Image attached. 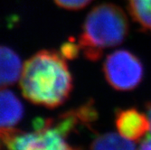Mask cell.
Instances as JSON below:
<instances>
[{
  "instance_id": "6da1fadb",
  "label": "cell",
  "mask_w": 151,
  "mask_h": 150,
  "mask_svg": "<svg viewBox=\"0 0 151 150\" xmlns=\"http://www.w3.org/2000/svg\"><path fill=\"white\" fill-rule=\"evenodd\" d=\"M23 96L48 108L63 105L73 89V79L62 53L41 50L23 65L20 77Z\"/></svg>"
},
{
  "instance_id": "7a4b0ae2",
  "label": "cell",
  "mask_w": 151,
  "mask_h": 150,
  "mask_svg": "<svg viewBox=\"0 0 151 150\" xmlns=\"http://www.w3.org/2000/svg\"><path fill=\"white\" fill-rule=\"evenodd\" d=\"M97 118V111L92 101L75 110L66 111L56 118H36L34 130L0 129V140L7 150H74L66 142V138L78 126H90Z\"/></svg>"
},
{
  "instance_id": "3957f363",
  "label": "cell",
  "mask_w": 151,
  "mask_h": 150,
  "mask_svg": "<svg viewBox=\"0 0 151 150\" xmlns=\"http://www.w3.org/2000/svg\"><path fill=\"white\" fill-rule=\"evenodd\" d=\"M126 14L114 4H101L87 15L78 39V46L86 59L98 61L103 51L119 45L129 34Z\"/></svg>"
},
{
  "instance_id": "277c9868",
  "label": "cell",
  "mask_w": 151,
  "mask_h": 150,
  "mask_svg": "<svg viewBox=\"0 0 151 150\" xmlns=\"http://www.w3.org/2000/svg\"><path fill=\"white\" fill-rule=\"evenodd\" d=\"M107 83L114 90L129 91L138 87L144 77L140 59L128 50H117L109 54L103 63Z\"/></svg>"
},
{
  "instance_id": "5b68a950",
  "label": "cell",
  "mask_w": 151,
  "mask_h": 150,
  "mask_svg": "<svg viewBox=\"0 0 151 150\" xmlns=\"http://www.w3.org/2000/svg\"><path fill=\"white\" fill-rule=\"evenodd\" d=\"M115 124L119 134L132 141L139 140L150 128L147 114L145 115L134 108L118 110Z\"/></svg>"
},
{
  "instance_id": "8992f818",
  "label": "cell",
  "mask_w": 151,
  "mask_h": 150,
  "mask_svg": "<svg viewBox=\"0 0 151 150\" xmlns=\"http://www.w3.org/2000/svg\"><path fill=\"white\" fill-rule=\"evenodd\" d=\"M23 63L13 49L0 45V89L12 86L20 79Z\"/></svg>"
},
{
  "instance_id": "52a82bcc",
  "label": "cell",
  "mask_w": 151,
  "mask_h": 150,
  "mask_svg": "<svg viewBox=\"0 0 151 150\" xmlns=\"http://www.w3.org/2000/svg\"><path fill=\"white\" fill-rule=\"evenodd\" d=\"M24 106L10 90H0V129L15 128L22 120Z\"/></svg>"
},
{
  "instance_id": "ba28073f",
  "label": "cell",
  "mask_w": 151,
  "mask_h": 150,
  "mask_svg": "<svg viewBox=\"0 0 151 150\" xmlns=\"http://www.w3.org/2000/svg\"><path fill=\"white\" fill-rule=\"evenodd\" d=\"M90 150H137L136 145L117 133H104L96 136Z\"/></svg>"
},
{
  "instance_id": "9c48e42d",
  "label": "cell",
  "mask_w": 151,
  "mask_h": 150,
  "mask_svg": "<svg viewBox=\"0 0 151 150\" xmlns=\"http://www.w3.org/2000/svg\"><path fill=\"white\" fill-rule=\"evenodd\" d=\"M130 16L139 26L151 32V0H127Z\"/></svg>"
},
{
  "instance_id": "30bf717a",
  "label": "cell",
  "mask_w": 151,
  "mask_h": 150,
  "mask_svg": "<svg viewBox=\"0 0 151 150\" xmlns=\"http://www.w3.org/2000/svg\"><path fill=\"white\" fill-rule=\"evenodd\" d=\"M92 1L93 0H53V2L58 6L66 10L72 11H76L84 8Z\"/></svg>"
},
{
  "instance_id": "8fae6325",
  "label": "cell",
  "mask_w": 151,
  "mask_h": 150,
  "mask_svg": "<svg viewBox=\"0 0 151 150\" xmlns=\"http://www.w3.org/2000/svg\"><path fill=\"white\" fill-rule=\"evenodd\" d=\"M139 150H151V135L147 136L142 141Z\"/></svg>"
},
{
  "instance_id": "7c38bea8",
  "label": "cell",
  "mask_w": 151,
  "mask_h": 150,
  "mask_svg": "<svg viewBox=\"0 0 151 150\" xmlns=\"http://www.w3.org/2000/svg\"><path fill=\"white\" fill-rule=\"evenodd\" d=\"M147 118L149 120V124H150L149 130L151 132V102L147 105Z\"/></svg>"
},
{
  "instance_id": "4fadbf2b",
  "label": "cell",
  "mask_w": 151,
  "mask_h": 150,
  "mask_svg": "<svg viewBox=\"0 0 151 150\" xmlns=\"http://www.w3.org/2000/svg\"><path fill=\"white\" fill-rule=\"evenodd\" d=\"M74 150H79V149H77V148H75V149H74Z\"/></svg>"
}]
</instances>
